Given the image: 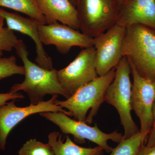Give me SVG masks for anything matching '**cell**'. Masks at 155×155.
<instances>
[{"label":"cell","mask_w":155,"mask_h":155,"mask_svg":"<svg viewBox=\"0 0 155 155\" xmlns=\"http://www.w3.org/2000/svg\"><path fill=\"white\" fill-rule=\"evenodd\" d=\"M14 48L23 63L25 78L22 83L14 84L10 92L23 91L28 94L30 104L33 105L43 101L47 94L61 95L66 99L70 97L59 82L58 70L44 69L29 60L27 46L22 40H18Z\"/></svg>","instance_id":"cell-1"},{"label":"cell","mask_w":155,"mask_h":155,"mask_svg":"<svg viewBox=\"0 0 155 155\" xmlns=\"http://www.w3.org/2000/svg\"><path fill=\"white\" fill-rule=\"evenodd\" d=\"M116 69L114 68L105 75L98 76L65 101L56 98L55 104L69 110L75 120L91 124L105 101L106 91L114 80Z\"/></svg>","instance_id":"cell-2"},{"label":"cell","mask_w":155,"mask_h":155,"mask_svg":"<svg viewBox=\"0 0 155 155\" xmlns=\"http://www.w3.org/2000/svg\"><path fill=\"white\" fill-rule=\"evenodd\" d=\"M122 54L142 77L155 78V31L137 25L126 28Z\"/></svg>","instance_id":"cell-3"},{"label":"cell","mask_w":155,"mask_h":155,"mask_svg":"<svg viewBox=\"0 0 155 155\" xmlns=\"http://www.w3.org/2000/svg\"><path fill=\"white\" fill-rule=\"evenodd\" d=\"M130 74L129 61L124 56L116 67L115 77L108 86L105 97V101L115 107L119 113L124 128L123 139L130 138L140 131L131 115L132 84Z\"/></svg>","instance_id":"cell-4"},{"label":"cell","mask_w":155,"mask_h":155,"mask_svg":"<svg viewBox=\"0 0 155 155\" xmlns=\"http://www.w3.org/2000/svg\"><path fill=\"white\" fill-rule=\"evenodd\" d=\"M76 8L82 33L94 38L116 25L117 0H78Z\"/></svg>","instance_id":"cell-5"},{"label":"cell","mask_w":155,"mask_h":155,"mask_svg":"<svg viewBox=\"0 0 155 155\" xmlns=\"http://www.w3.org/2000/svg\"><path fill=\"white\" fill-rule=\"evenodd\" d=\"M39 115L57 125L63 133L73 136L77 143L82 144L85 142V140H87L101 147L107 153H110L113 150L108 144V140L119 143L123 139V134L116 130L111 133H104L96 124L91 127L85 122L72 119L62 112H43Z\"/></svg>","instance_id":"cell-6"},{"label":"cell","mask_w":155,"mask_h":155,"mask_svg":"<svg viewBox=\"0 0 155 155\" xmlns=\"http://www.w3.org/2000/svg\"><path fill=\"white\" fill-rule=\"evenodd\" d=\"M129 63L133 79L131 88V109L139 119L140 132L146 141L153 126L155 78L142 77L137 72L133 65Z\"/></svg>","instance_id":"cell-7"},{"label":"cell","mask_w":155,"mask_h":155,"mask_svg":"<svg viewBox=\"0 0 155 155\" xmlns=\"http://www.w3.org/2000/svg\"><path fill=\"white\" fill-rule=\"evenodd\" d=\"M58 76L61 86L70 96L97 78L94 47L83 48L67 67L58 71Z\"/></svg>","instance_id":"cell-8"},{"label":"cell","mask_w":155,"mask_h":155,"mask_svg":"<svg viewBox=\"0 0 155 155\" xmlns=\"http://www.w3.org/2000/svg\"><path fill=\"white\" fill-rule=\"evenodd\" d=\"M126 28L116 24L105 32L94 38L96 67L99 76L116 68L123 57L122 41Z\"/></svg>","instance_id":"cell-9"},{"label":"cell","mask_w":155,"mask_h":155,"mask_svg":"<svg viewBox=\"0 0 155 155\" xmlns=\"http://www.w3.org/2000/svg\"><path fill=\"white\" fill-rule=\"evenodd\" d=\"M58 97V95H54L48 101L23 107L15 105V100L0 106V149L5 150L7 137L12 129L30 115L43 112H60L72 116L69 111L65 110L55 104V100Z\"/></svg>","instance_id":"cell-10"},{"label":"cell","mask_w":155,"mask_h":155,"mask_svg":"<svg viewBox=\"0 0 155 155\" xmlns=\"http://www.w3.org/2000/svg\"><path fill=\"white\" fill-rule=\"evenodd\" d=\"M38 30L43 44L55 46L59 52L64 54L69 52L73 47L85 48L93 46L94 38L58 22L40 24Z\"/></svg>","instance_id":"cell-11"},{"label":"cell","mask_w":155,"mask_h":155,"mask_svg":"<svg viewBox=\"0 0 155 155\" xmlns=\"http://www.w3.org/2000/svg\"><path fill=\"white\" fill-rule=\"evenodd\" d=\"M0 14L5 18L9 29L19 31L32 39L36 47L35 61L38 65L44 69H52L51 58L45 51L39 34L38 25L41 23L29 17H23L17 13L9 12L1 7Z\"/></svg>","instance_id":"cell-12"},{"label":"cell","mask_w":155,"mask_h":155,"mask_svg":"<svg viewBox=\"0 0 155 155\" xmlns=\"http://www.w3.org/2000/svg\"><path fill=\"white\" fill-rule=\"evenodd\" d=\"M116 24L125 28L142 25L155 31V0H125L119 7Z\"/></svg>","instance_id":"cell-13"},{"label":"cell","mask_w":155,"mask_h":155,"mask_svg":"<svg viewBox=\"0 0 155 155\" xmlns=\"http://www.w3.org/2000/svg\"><path fill=\"white\" fill-rule=\"evenodd\" d=\"M47 24L61 22L76 30L80 29L76 8L69 0H37Z\"/></svg>","instance_id":"cell-14"},{"label":"cell","mask_w":155,"mask_h":155,"mask_svg":"<svg viewBox=\"0 0 155 155\" xmlns=\"http://www.w3.org/2000/svg\"><path fill=\"white\" fill-rule=\"evenodd\" d=\"M62 135L58 131L51 132L48 136V143L52 148L54 155H103L104 150L101 147L94 148L79 146L72 141L69 135L64 142Z\"/></svg>","instance_id":"cell-15"},{"label":"cell","mask_w":155,"mask_h":155,"mask_svg":"<svg viewBox=\"0 0 155 155\" xmlns=\"http://www.w3.org/2000/svg\"><path fill=\"white\" fill-rule=\"evenodd\" d=\"M0 7L22 13L42 24L47 21L39 8L37 0H0Z\"/></svg>","instance_id":"cell-16"},{"label":"cell","mask_w":155,"mask_h":155,"mask_svg":"<svg viewBox=\"0 0 155 155\" xmlns=\"http://www.w3.org/2000/svg\"><path fill=\"white\" fill-rule=\"evenodd\" d=\"M145 141L139 131L130 138L123 139L110 155H136Z\"/></svg>","instance_id":"cell-17"},{"label":"cell","mask_w":155,"mask_h":155,"mask_svg":"<svg viewBox=\"0 0 155 155\" xmlns=\"http://www.w3.org/2000/svg\"><path fill=\"white\" fill-rule=\"evenodd\" d=\"M19 155H54L49 143H45L36 139H31L20 148Z\"/></svg>","instance_id":"cell-18"},{"label":"cell","mask_w":155,"mask_h":155,"mask_svg":"<svg viewBox=\"0 0 155 155\" xmlns=\"http://www.w3.org/2000/svg\"><path fill=\"white\" fill-rule=\"evenodd\" d=\"M16 74L25 75V68L23 66L17 65L15 56L0 57V80Z\"/></svg>","instance_id":"cell-19"},{"label":"cell","mask_w":155,"mask_h":155,"mask_svg":"<svg viewBox=\"0 0 155 155\" xmlns=\"http://www.w3.org/2000/svg\"><path fill=\"white\" fill-rule=\"evenodd\" d=\"M18 41L13 31L7 27L4 28L0 32V50L11 51Z\"/></svg>","instance_id":"cell-20"},{"label":"cell","mask_w":155,"mask_h":155,"mask_svg":"<svg viewBox=\"0 0 155 155\" xmlns=\"http://www.w3.org/2000/svg\"><path fill=\"white\" fill-rule=\"evenodd\" d=\"M24 98V96L20 93H13L9 92L7 93H0V106L6 104L9 100L22 99Z\"/></svg>","instance_id":"cell-21"},{"label":"cell","mask_w":155,"mask_h":155,"mask_svg":"<svg viewBox=\"0 0 155 155\" xmlns=\"http://www.w3.org/2000/svg\"><path fill=\"white\" fill-rule=\"evenodd\" d=\"M153 123L151 130L149 134L148 140L146 145L147 147H152L155 146V103L153 107Z\"/></svg>","instance_id":"cell-22"},{"label":"cell","mask_w":155,"mask_h":155,"mask_svg":"<svg viewBox=\"0 0 155 155\" xmlns=\"http://www.w3.org/2000/svg\"><path fill=\"white\" fill-rule=\"evenodd\" d=\"M136 155H155V146L148 147L143 145Z\"/></svg>","instance_id":"cell-23"},{"label":"cell","mask_w":155,"mask_h":155,"mask_svg":"<svg viewBox=\"0 0 155 155\" xmlns=\"http://www.w3.org/2000/svg\"><path fill=\"white\" fill-rule=\"evenodd\" d=\"M5 21V18L0 14V32H1V31L3 30V28H4V25Z\"/></svg>","instance_id":"cell-24"},{"label":"cell","mask_w":155,"mask_h":155,"mask_svg":"<svg viewBox=\"0 0 155 155\" xmlns=\"http://www.w3.org/2000/svg\"><path fill=\"white\" fill-rule=\"evenodd\" d=\"M125 1V0H117V3H118V5L119 7H120L122 4H123V3Z\"/></svg>","instance_id":"cell-25"},{"label":"cell","mask_w":155,"mask_h":155,"mask_svg":"<svg viewBox=\"0 0 155 155\" xmlns=\"http://www.w3.org/2000/svg\"><path fill=\"white\" fill-rule=\"evenodd\" d=\"M70 2L72 3V5H73L75 8H76V4H77L78 0H69Z\"/></svg>","instance_id":"cell-26"},{"label":"cell","mask_w":155,"mask_h":155,"mask_svg":"<svg viewBox=\"0 0 155 155\" xmlns=\"http://www.w3.org/2000/svg\"><path fill=\"white\" fill-rule=\"evenodd\" d=\"M3 51L0 50V57H2V56L3 55Z\"/></svg>","instance_id":"cell-27"},{"label":"cell","mask_w":155,"mask_h":155,"mask_svg":"<svg viewBox=\"0 0 155 155\" xmlns=\"http://www.w3.org/2000/svg\"><path fill=\"white\" fill-rule=\"evenodd\" d=\"M154 102L155 103V98H154Z\"/></svg>","instance_id":"cell-28"}]
</instances>
